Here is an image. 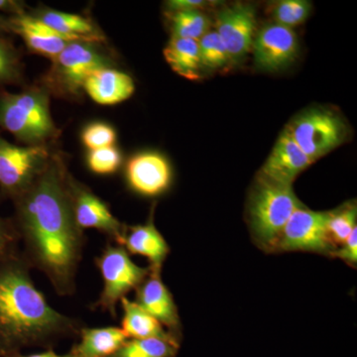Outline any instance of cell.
Listing matches in <instances>:
<instances>
[{"mask_svg": "<svg viewBox=\"0 0 357 357\" xmlns=\"http://www.w3.org/2000/svg\"><path fill=\"white\" fill-rule=\"evenodd\" d=\"M21 222L40 265L58 287L69 285L79 256V236L64 190L54 174H46L27 195Z\"/></svg>", "mask_w": 357, "mask_h": 357, "instance_id": "6da1fadb", "label": "cell"}, {"mask_svg": "<svg viewBox=\"0 0 357 357\" xmlns=\"http://www.w3.org/2000/svg\"><path fill=\"white\" fill-rule=\"evenodd\" d=\"M66 325L67 319L49 306L24 267L8 257L0 262V347L31 342Z\"/></svg>", "mask_w": 357, "mask_h": 357, "instance_id": "7a4b0ae2", "label": "cell"}, {"mask_svg": "<svg viewBox=\"0 0 357 357\" xmlns=\"http://www.w3.org/2000/svg\"><path fill=\"white\" fill-rule=\"evenodd\" d=\"M304 206L292 185L273 182L257 175L248 203V220L256 245L273 252L289 218Z\"/></svg>", "mask_w": 357, "mask_h": 357, "instance_id": "3957f363", "label": "cell"}, {"mask_svg": "<svg viewBox=\"0 0 357 357\" xmlns=\"http://www.w3.org/2000/svg\"><path fill=\"white\" fill-rule=\"evenodd\" d=\"M285 130L312 161L326 156L347 138L342 117L326 109H311L298 115Z\"/></svg>", "mask_w": 357, "mask_h": 357, "instance_id": "277c9868", "label": "cell"}, {"mask_svg": "<svg viewBox=\"0 0 357 357\" xmlns=\"http://www.w3.org/2000/svg\"><path fill=\"white\" fill-rule=\"evenodd\" d=\"M0 124L24 140H40L53 132L47 103L36 93L7 96L0 100Z\"/></svg>", "mask_w": 357, "mask_h": 357, "instance_id": "5b68a950", "label": "cell"}, {"mask_svg": "<svg viewBox=\"0 0 357 357\" xmlns=\"http://www.w3.org/2000/svg\"><path fill=\"white\" fill-rule=\"evenodd\" d=\"M326 211L306 206L298 208L289 218L273 252H312L332 256L335 248L326 236Z\"/></svg>", "mask_w": 357, "mask_h": 357, "instance_id": "8992f818", "label": "cell"}, {"mask_svg": "<svg viewBox=\"0 0 357 357\" xmlns=\"http://www.w3.org/2000/svg\"><path fill=\"white\" fill-rule=\"evenodd\" d=\"M103 279L100 304L114 309L115 304L126 294L139 287L149 275V269L136 265L123 248H109L98 260Z\"/></svg>", "mask_w": 357, "mask_h": 357, "instance_id": "52a82bcc", "label": "cell"}, {"mask_svg": "<svg viewBox=\"0 0 357 357\" xmlns=\"http://www.w3.org/2000/svg\"><path fill=\"white\" fill-rule=\"evenodd\" d=\"M251 51L257 69L277 72L298 57L299 40L292 28L270 23L256 32Z\"/></svg>", "mask_w": 357, "mask_h": 357, "instance_id": "ba28073f", "label": "cell"}, {"mask_svg": "<svg viewBox=\"0 0 357 357\" xmlns=\"http://www.w3.org/2000/svg\"><path fill=\"white\" fill-rule=\"evenodd\" d=\"M256 11L251 4L236 3L218 13L215 32L222 40L232 62L243 60L252 49L256 32Z\"/></svg>", "mask_w": 357, "mask_h": 357, "instance_id": "9c48e42d", "label": "cell"}, {"mask_svg": "<svg viewBox=\"0 0 357 357\" xmlns=\"http://www.w3.org/2000/svg\"><path fill=\"white\" fill-rule=\"evenodd\" d=\"M46 156L41 147H20L0 138V185L16 192L29 183L40 162Z\"/></svg>", "mask_w": 357, "mask_h": 357, "instance_id": "30bf717a", "label": "cell"}, {"mask_svg": "<svg viewBox=\"0 0 357 357\" xmlns=\"http://www.w3.org/2000/svg\"><path fill=\"white\" fill-rule=\"evenodd\" d=\"M131 189L145 197L163 194L172 182V170L165 157L146 152L132 157L126 168Z\"/></svg>", "mask_w": 357, "mask_h": 357, "instance_id": "8fae6325", "label": "cell"}, {"mask_svg": "<svg viewBox=\"0 0 357 357\" xmlns=\"http://www.w3.org/2000/svg\"><path fill=\"white\" fill-rule=\"evenodd\" d=\"M312 163L284 129L258 175L280 184L293 185L295 178Z\"/></svg>", "mask_w": 357, "mask_h": 357, "instance_id": "7c38bea8", "label": "cell"}, {"mask_svg": "<svg viewBox=\"0 0 357 357\" xmlns=\"http://www.w3.org/2000/svg\"><path fill=\"white\" fill-rule=\"evenodd\" d=\"M61 77L72 91L84 86L96 70L105 68V59L84 41L70 42L57 57Z\"/></svg>", "mask_w": 357, "mask_h": 357, "instance_id": "4fadbf2b", "label": "cell"}, {"mask_svg": "<svg viewBox=\"0 0 357 357\" xmlns=\"http://www.w3.org/2000/svg\"><path fill=\"white\" fill-rule=\"evenodd\" d=\"M136 303L167 328L176 330L180 325L177 306L170 291L160 278L159 269H152L141 284Z\"/></svg>", "mask_w": 357, "mask_h": 357, "instance_id": "5bb4252c", "label": "cell"}, {"mask_svg": "<svg viewBox=\"0 0 357 357\" xmlns=\"http://www.w3.org/2000/svg\"><path fill=\"white\" fill-rule=\"evenodd\" d=\"M83 88L98 105H114L128 100L133 95V79L119 70L102 68L96 70L84 82Z\"/></svg>", "mask_w": 357, "mask_h": 357, "instance_id": "9a60e30c", "label": "cell"}, {"mask_svg": "<svg viewBox=\"0 0 357 357\" xmlns=\"http://www.w3.org/2000/svg\"><path fill=\"white\" fill-rule=\"evenodd\" d=\"M14 28L33 51L52 58L57 59L70 42L82 41L75 37L61 34L45 24L43 21L27 15L16 18Z\"/></svg>", "mask_w": 357, "mask_h": 357, "instance_id": "2e32d148", "label": "cell"}, {"mask_svg": "<svg viewBox=\"0 0 357 357\" xmlns=\"http://www.w3.org/2000/svg\"><path fill=\"white\" fill-rule=\"evenodd\" d=\"M121 241L129 252L146 257L151 262L152 269L160 270L170 251L165 239L152 222L131 227Z\"/></svg>", "mask_w": 357, "mask_h": 357, "instance_id": "e0dca14e", "label": "cell"}, {"mask_svg": "<svg viewBox=\"0 0 357 357\" xmlns=\"http://www.w3.org/2000/svg\"><path fill=\"white\" fill-rule=\"evenodd\" d=\"M75 222L81 229L102 230L121 238V223L112 215L105 204L89 192H82L77 196Z\"/></svg>", "mask_w": 357, "mask_h": 357, "instance_id": "ac0fdd59", "label": "cell"}, {"mask_svg": "<svg viewBox=\"0 0 357 357\" xmlns=\"http://www.w3.org/2000/svg\"><path fill=\"white\" fill-rule=\"evenodd\" d=\"M123 318H122V332L126 337L132 340L138 338H162V340L177 342L172 335L164 330L163 325L148 314L136 302L122 298Z\"/></svg>", "mask_w": 357, "mask_h": 357, "instance_id": "d6986e66", "label": "cell"}, {"mask_svg": "<svg viewBox=\"0 0 357 357\" xmlns=\"http://www.w3.org/2000/svg\"><path fill=\"white\" fill-rule=\"evenodd\" d=\"M128 337L119 328H88L82 333V340L75 349L74 357H110L128 342Z\"/></svg>", "mask_w": 357, "mask_h": 357, "instance_id": "ffe728a7", "label": "cell"}, {"mask_svg": "<svg viewBox=\"0 0 357 357\" xmlns=\"http://www.w3.org/2000/svg\"><path fill=\"white\" fill-rule=\"evenodd\" d=\"M164 57L178 75L197 79L201 72L199 41L173 37L164 49Z\"/></svg>", "mask_w": 357, "mask_h": 357, "instance_id": "44dd1931", "label": "cell"}, {"mask_svg": "<svg viewBox=\"0 0 357 357\" xmlns=\"http://www.w3.org/2000/svg\"><path fill=\"white\" fill-rule=\"evenodd\" d=\"M357 206L356 202H349L335 210L326 211V236L331 244L337 249L349 238L356 229Z\"/></svg>", "mask_w": 357, "mask_h": 357, "instance_id": "7402d4cb", "label": "cell"}, {"mask_svg": "<svg viewBox=\"0 0 357 357\" xmlns=\"http://www.w3.org/2000/svg\"><path fill=\"white\" fill-rule=\"evenodd\" d=\"M41 21L61 34L75 37L82 41L98 39L93 35V27L88 20L76 14L48 11L42 16Z\"/></svg>", "mask_w": 357, "mask_h": 357, "instance_id": "603a6c76", "label": "cell"}, {"mask_svg": "<svg viewBox=\"0 0 357 357\" xmlns=\"http://www.w3.org/2000/svg\"><path fill=\"white\" fill-rule=\"evenodd\" d=\"M178 342L162 338H138L126 342L110 357H174Z\"/></svg>", "mask_w": 357, "mask_h": 357, "instance_id": "cb8c5ba5", "label": "cell"}, {"mask_svg": "<svg viewBox=\"0 0 357 357\" xmlns=\"http://www.w3.org/2000/svg\"><path fill=\"white\" fill-rule=\"evenodd\" d=\"M173 37L199 41L210 31V20L199 10L175 11L172 14Z\"/></svg>", "mask_w": 357, "mask_h": 357, "instance_id": "d4e9b609", "label": "cell"}, {"mask_svg": "<svg viewBox=\"0 0 357 357\" xmlns=\"http://www.w3.org/2000/svg\"><path fill=\"white\" fill-rule=\"evenodd\" d=\"M199 58L202 68L218 70L232 62L222 40L215 31H208L199 40Z\"/></svg>", "mask_w": 357, "mask_h": 357, "instance_id": "484cf974", "label": "cell"}, {"mask_svg": "<svg viewBox=\"0 0 357 357\" xmlns=\"http://www.w3.org/2000/svg\"><path fill=\"white\" fill-rule=\"evenodd\" d=\"M312 6L307 0H282L272 9L274 23L292 28L306 22L312 13Z\"/></svg>", "mask_w": 357, "mask_h": 357, "instance_id": "4316f807", "label": "cell"}, {"mask_svg": "<svg viewBox=\"0 0 357 357\" xmlns=\"http://www.w3.org/2000/svg\"><path fill=\"white\" fill-rule=\"evenodd\" d=\"M88 163L93 173L100 175L114 173L121 166V153L114 146L93 150L89 152Z\"/></svg>", "mask_w": 357, "mask_h": 357, "instance_id": "83f0119b", "label": "cell"}, {"mask_svg": "<svg viewBox=\"0 0 357 357\" xmlns=\"http://www.w3.org/2000/svg\"><path fill=\"white\" fill-rule=\"evenodd\" d=\"M82 139L84 146L91 151L100 148L114 146L116 135L109 126L105 123H93L84 129Z\"/></svg>", "mask_w": 357, "mask_h": 357, "instance_id": "f1b7e54d", "label": "cell"}, {"mask_svg": "<svg viewBox=\"0 0 357 357\" xmlns=\"http://www.w3.org/2000/svg\"><path fill=\"white\" fill-rule=\"evenodd\" d=\"M332 258H337L349 264V266L356 267L357 264V227L351 232L349 238L340 248L335 249Z\"/></svg>", "mask_w": 357, "mask_h": 357, "instance_id": "f546056e", "label": "cell"}, {"mask_svg": "<svg viewBox=\"0 0 357 357\" xmlns=\"http://www.w3.org/2000/svg\"><path fill=\"white\" fill-rule=\"evenodd\" d=\"M206 6V2L202 1V0H171L167 3V6L172 13L183 10H196V9L201 10Z\"/></svg>", "mask_w": 357, "mask_h": 357, "instance_id": "4dcf8cb0", "label": "cell"}, {"mask_svg": "<svg viewBox=\"0 0 357 357\" xmlns=\"http://www.w3.org/2000/svg\"><path fill=\"white\" fill-rule=\"evenodd\" d=\"M11 243V236L8 229L3 222L0 220V262L6 259L9 246Z\"/></svg>", "mask_w": 357, "mask_h": 357, "instance_id": "1f68e13d", "label": "cell"}, {"mask_svg": "<svg viewBox=\"0 0 357 357\" xmlns=\"http://www.w3.org/2000/svg\"><path fill=\"white\" fill-rule=\"evenodd\" d=\"M13 70V60L6 49L0 44V79L8 77Z\"/></svg>", "mask_w": 357, "mask_h": 357, "instance_id": "d6a6232c", "label": "cell"}, {"mask_svg": "<svg viewBox=\"0 0 357 357\" xmlns=\"http://www.w3.org/2000/svg\"><path fill=\"white\" fill-rule=\"evenodd\" d=\"M20 357H74V356H73V354H70V356H59V354H56L55 352L47 351L43 352V354H32V356Z\"/></svg>", "mask_w": 357, "mask_h": 357, "instance_id": "836d02e7", "label": "cell"}, {"mask_svg": "<svg viewBox=\"0 0 357 357\" xmlns=\"http://www.w3.org/2000/svg\"><path fill=\"white\" fill-rule=\"evenodd\" d=\"M9 2L4 1V0H0V8H3V7H6L8 6Z\"/></svg>", "mask_w": 357, "mask_h": 357, "instance_id": "e575fe53", "label": "cell"}]
</instances>
